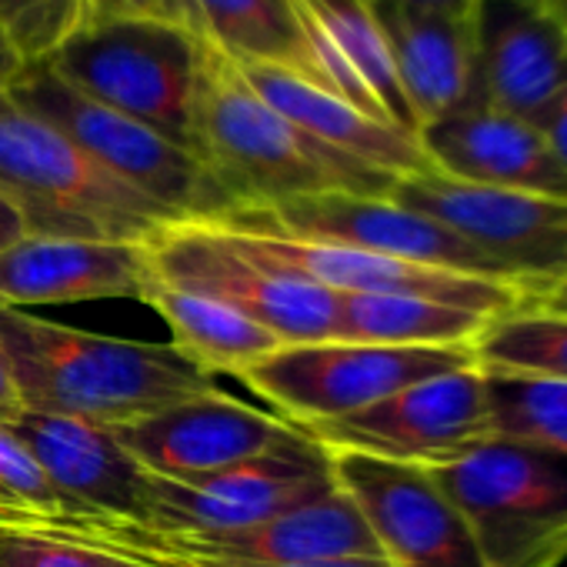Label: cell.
Segmentation results:
<instances>
[{"label":"cell","instance_id":"obj_1","mask_svg":"<svg viewBox=\"0 0 567 567\" xmlns=\"http://www.w3.org/2000/svg\"><path fill=\"white\" fill-rule=\"evenodd\" d=\"M4 351L24 411L68 414L107 427L214 391L174 344L127 341L0 308Z\"/></svg>","mask_w":567,"mask_h":567},{"label":"cell","instance_id":"obj_2","mask_svg":"<svg viewBox=\"0 0 567 567\" xmlns=\"http://www.w3.org/2000/svg\"><path fill=\"white\" fill-rule=\"evenodd\" d=\"M197 157L234 207H270L291 197L334 190L388 197L398 181L394 174L361 164L305 134L264 104L240 71L214 51H207L197 94Z\"/></svg>","mask_w":567,"mask_h":567},{"label":"cell","instance_id":"obj_3","mask_svg":"<svg viewBox=\"0 0 567 567\" xmlns=\"http://www.w3.org/2000/svg\"><path fill=\"white\" fill-rule=\"evenodd\" d=\"M0 194L18 207L31 237L151 244L181 224L8 91L0 94Z\"/></svg>","mask_w":567,"mask_h":567},{"label":"cell","instance_id":"obj_4","mask_svg":"<svg viewBox=\"0 0 567 567\" xmlns=\"http://www.w3.org/2000/svg\"><path fill=\"white\" fill-rule=\"evenodd\" d=\"M41 61L84 97L197 154V94L207 48L177 21H84Z\"/></svg>","mask_w":567,"mask_h":567},{"label":"cell","instance_id":"obj_5","mask_svg":"<svg viewBox=\"0 0 567 567\" xmlns=\"http://www.w3.org/2000/svg\"><path fill=\"white\" fill-rule=\"evenodd\" d=\"M0 524L41 527L78 544L111 550L131 560L151 564H305L328 557H381V547L361 517L358 504L338 487L270 520L210 530V534H174L154 530L134 520L91 517V514H54V517H4Z\"/></svg>","mask_w":567,"mask_h":567},{"label":"cell","instance_id":"obj_6","mask_svg":"<svg viewBox=\"0 0 567 567\" xmlns=\"http://www.w3.org/2000/svg\"><path fill=\"white\" fill-rule=\"evenodd\" d=\"M424 471L464 517L484 567H560L567 560V457L491 437Z\"/></svg>","mask_w":567,"mask_h":567},{"label":"cell","instance_id":"obj_7","mask_svg":"<svg viewBox=\"0 0 567 567\" xmlns=\"http://www.w3.org/2000/svg\"><path fill=\"white\" fill-rule=\"evenodd\" d=\"M8 97L68 134L101 167H107L114 177L147 194L181 220L204 224L234 207L197 154L144 127L141 121L84 97L71 84H64L44 61L24 64V71L8 87Z\"/></svg>","mask_w":567,"mask_h":567},{"label":"cell","instance_id":"obj_8","mask_svg":"<svg viewBox=\"0 0 567 567\" xmlns=\"http://www.w3.org/2000/svg\"><path fill=\"white\" fill-rule=\"evenodd\" d=\"M474 368L471 348H384L351 341L284 344L237 374L291 427L348 417L411 384Z\"/></svg>","mask_w":567,"mask_h":567},{"label":"cell","instance_id":"obj_9","mask_svg":"<svg viewBox=\"0 0 567 567\" xmlns=\"http://www.w3.org/2000/svg\"><path fill=\"white\" fill-rule=\"evenodd\" d=\"M204 227H217L230 234H277L298 240L341 244L394 260L497 280L520 291L504 274V267L494 264L487 254H481L474 244H467L444 224L394 204L391 197H361L341 190L311 194V197L280 200L270 207H234L214 220H204Z\"/></svg>","mask_w":567,"mask_h":567},{"label":"cell","instance_id":"obj_10","mask_svg":"<svg viewBox=\"0 0 567 567\" xmlns=\"http://www.w3.org/2000/svg\"><path fill=\"white\" fill-rule=\"evenodd\" d=\"M147 260L161 280L240 311L280 344L334 341V291L247 257L204 224H171L147 244Z\"/></svg>","mask_w":567,"mask_h":567},{"label":"cell","instance_id":"obj_11","mask_svg":"<svg viewBox=\"0 0 567 567\" xmlns=\"http://www.w3.org/2000/svg\"><path fill=\"white\" fill-rule=\"evenodd\" d=\"M388 197L487 254L517 284L524 301L567 270V200L464 184L431 171L404 174Z\"/></svg>","mask_w":567,"mask_h":567},{"label":"cell","instance_id":"obj_12","mask_svg":"<svg viewBox=\"0 0 567 567\" xmlns=\"http://www.w3.org/2000/svg\"><path fill=\"white\" fill-rule=\"evenodd\" d=\"M328 454L437 467L494 437L487 381L474 368L427 378L348 417L298 427Z\"/></svg>","mask_w":567,"mask_h":567},{"label":"cell","instance_id":"obj_13","mask_svg":"<svg viewBox=\"0 0 567 567\" xmlns=\"http://www.w3.org/2000/svg\"><path fill=\"white\" fill-rule=\"evenodd\" d=\"M331 487V454L305 431H298L291 441L270 447L267 454L190 481H167L147 474L141 524L174 534L237 530L288 514L328 494Z\"/></svg>","mask_w":567,"mask_h":567},{"label":"cell","instance_id":"obj_14","mask_svg":"<svg viewBox=\"0 0 567 567\" xmlns=\"http://www.w3.org/2000/svg\"><path fill=\"white\" fill-rule=\"evenodd\" d=\"M331 464L391 567H484L464 517L424 467L368 454H331Z\"/></svg>","mask_w":567,"mask_h":567},{"label":"cell","instance_id":"obj_15","mask_svg":"<svg viewBox=\"0 0 567 567\" xmlns=\"http://www.w3.org/2000/svg\"><path fill=\"white\" fill-rule=\"evenodd\" d=\"M217 230V227H210ZM230 247L244 250L247 257L277 267L284 274H295L301 280H311L318 288H328L334 295H411L441 301L451 308L477 311L487 318L514 311L524 295L497 280L424 267L411 260H394L341 244H321V240H298V237H277V234H230L217 230Z\"/></svg>","mask_w":567,"mask_h":567},{"label":"cell","instance_id":"obj_16","mask_svg":"<svg viewBox=\"0 0 567 567\" xmlns=\"http://www.w3.org/2000/svg\"><path fill=\"white\" fill-rule=\"evenodd\" d=\"M111 431L147 474L167 481H190L250 461L298 434L288 421L250 408L220 388Z\"/></svg>","mask_w":567,"mask_h":567},{"label":"cell","instance_id":"obj_17","mask_svg":"<svg viewBox=\"0 0 567 567\" xmlns=\"http://www.w3.org/2000/svg\"><path fill=\"white\" fill-rule=\"evenodd\" d=\"M471 31L481 101L534 124L567 81V31L550 0H474Z\"/></svg>","mask_w":567,"mask_h":567},{"label":"cell","instance_id":"obj_18","mask_svg":"<svg viewBox=\"0 0 567 567\" xmlns=\"http://www.w3.org/2000/svg\"><path fill=\"white\" fill-rule=\"evenodd\" d=\"M11 431L34 454L68 514L117 517L141 524L147 471L117 444L114 431L97 421L24 411Z\"/></svg>","mask_w":567,"mask_h":567},{"label":"cell","instance_id":"obj_19","mask_svg":"<svg viewBox=\"0 0 567 567\" xmlns=\"http://www.w3.org/2000/svg\"><path fill=\"white\" fill-rule=\"evenodd\" d=\"M147 270V244L28 234L0 254V308L137 301Z\"/></svg>","mask_w":567,"mask_h":567},{"label":"cell","instance_id":"obj_20","mask_svg":"<svg viewBox=\"0 0 567 567\" xmlns=\"http://www.w3.org/2000/svg\"><path fill=\"white\" fill-rule=\"evenodd\" d=\"M417 144L427 164L444 177L567 200V171L557 164L540 131L491 104H474L421 127Z\"/></svg>","mask_w":567,"mask_h":567},{"label":"cell","instance_id":"obj_21","mask_svg":"<svg viewBox=\"0 0 567 567\" xmlns=\"http://www.w3.org/2000/svg\"><path fill=\"white\" fill-rule=\"evenodd\" d=\"M368 8L388 41L398 84L417 121V131L484 104L471 14L454 18L391 4V0H368Z\"/></svg>","mask_w":567,"mask_h":567},{"label":"cell","instance_id":"obj_22","mask_svg":"<svg viewBox=\"0 0 567 567\" xmlns=\"http://www.w3.org/2000/svg\"><path fill=\"white\" fill-rule=\"evenodd\" d=\"M167 21L240 71H288L334 94L298 0H167Z\"/></svg>","mask_w":567,"mask_h":567},{"label":"cell","instance_id":"obj_23","mask_svg":"<svg viewBox=\"0 0 567 567\" xmlns=\"http://www.w3.org/2000/svg\"><path fill=\"white\" fill-rule=\"evenodd\" d=\"M240 78L257 91V97L264 104H270L291 124H298L305 134H311L315 141H321L361 164H371L394 177L431 171L414 134H404L394 124L364 114L361 107L348 104L344 97H338L305 78H295L288 71H274V68H244Z\"/></svg>","mask_w":567,"mask_h":567},{"label":"cell","instance_id":"obj_24","mask_svg":"<svg viewBox=\"0 0 567 567\" xmlns=\"http://www.w3.org/2000/svg\"><path fill=\"white\" fill-rule=\"evenodd\" d=\"M137 301L164 318V324L171 328V344L210 378L217 374L237 378L254 361L284 348L267 328L254 324L240 311L214 298L184 291L177 284H167L154 270H147Z\"/></svg>","mask_w":567,"mask_h":567},{"label":"cell","instance_id":"obj_25","mask_svg":"<svg viewBox=\"0 0 567 567\" xmlns=\"http://www.w3.org/2000/svg\"><path fill=\"white\" fill-rule=\"evenodd\" d=\"M491 318L411 295H338L334 341L384 348H474Z\"/></svg>","mask_w":567,"mask_h":567},{"label":"cell","instance_id":"obj_26","mask_svg":"<svg viewBox=\"0 0 567 567\" xmlns=\"http://www.w3.org/2000/svg\"><path fill=\"white\" fill-rule=\"evenodd\" d=\"M471 354L484 374L567 384V318L517 305L484 324Z\"/></svg>","mask_w":567,"mask_h":567},{"label":"cell","instance_id":"obj_27","mask_svg":"<svg viewBox=\"0 0 567 567\" xmlns=\"http://www.w3.org/2000/svg\"><path fill=\"white\" fill-rule=\"evenodd\" d=\"M484 381L494 437L534 444L567 457V384L511 374H484Z\"/></svg>","mask_w":567,"mask_h":567},{"label":"cell","instance_id":"obj_28","mask_svg":"<svg viewBox=\"0 0 567 567\" xmlns=\"http://www.w3.org/2000/svg\"><path fill=\"white\" fill-rule=\"evenodd\" d=\"M54 514H68L64 497L54 491L34 454L11 431V424H0V520Z\"/></svg>","mask_w":567,"mask_h":567},{"label":"cell","instance_id":"obj_29","mask_svg":"<svg viewBox=\"0 0 567 567\" xmlns=\"http://www.w3.org/2000/svg\"><path fill=\"white\" fill-rule=\"evenodd\" d=\"M0 567H157V564L97 550L41 527L0 524Z\"/></svg>","mask_w":567,"mask_h":567},{"label":"cell","instance_id":"obj_30","mask_svg":"<svg viewBox=\"0 0 567 567\" xmlns=\"http://www.w3.org/2000/svg\"><path fill=\"white\" fill-rule=\"evenodd\" d=\"M78 24V0H0V31L24 64L48 58Z\"/></svg>","mask_w":567,"mask_h":567},{"label":"cell","instance_id":"obj_31","mask_svg":"<svg viewBox=\"0 0 567 567\" xmlns=\"http://www.w3.org/2000/svg\"><path fill=\"white\" fill-rule=\"evenodd\" d=\"M84 21H117V18H167V0H78Z\"/></svg>","mask_w":567,"mask_h":567},{"label":"cell","instance_id":"obj_32","mask_svg":"<svg viewBox=\"0 0 567 567\" xmlns=\"http://www.w3.org/2000/svg\"><path fill=\"white\" fill-rule=\"evenodd\" d=\"M534 127L540 131V137L547 141L550 154L557 157V164L567 171V81L564 87L550 97V104L540 111V117L534 121Z\"/></svg>","mask_w":567,"mask_h":567},{"label":"cell","instance_id":"obj_33","mask_svg":"<svg viewBox=\"0 0 567 567\" xmlns=\"http://www.w3.org/2000/svg\"><path fill=\"white\" fill-rule=\"evenodd\" d=\"M157 567H187V564H157ZM194 567H391L384 557H328L305 564H194Z\"/></svg>","mask_w":567,"mask_h":567},{"label":"cell","instance_id":"obj_34","mask_svg":"<svg viewBox=\"0 0 567 567\" xmlns=\"http://www.w3.org/2000/svg\"><path fill=\"white\" fill-rule=\"evenodd\" d=\"M24 414V401H21V391H18V381H14V371L0 351V424H11Z\"/></svg>","mask_w":567,"mask_h":567},{"label":"cell","instance_id":"obj_35","mask_svg":"<svg viewBox=\"0 0 567 567\" xmlns=\"http://www.w3.org/2000/svg\"><path fill=\"white\" fill-rule=\"evenodd\" d=\"M520 308H530V311H544V315H557V318H567V270L547 284V288L527 301H520Z\"/></svg>","mask_w":567,"mask_h":567},{"label":"cell","instance_id":"obj_36","mask_svg":"<svg viewBox=\"0 0 567 567\" xmlns=\"http://www.w3.org/2000/svg\"><path fill=\"white\" fill-rule=\"evenodd\" d=\"M28 237V227H24V217L18 214V207L0 194V254L8 247H14L18 240Z\"/></svg>","mask_w":567,"mask_h":567},{"label":"cell","instance_id":"obj_37","mask_svg":"<svg viewBox=\"0 0 567 567\" xmlns=\"http://www.w3.org/2000/svg\"><path fill=\"white\" fill-rule=\"evenodd\" d=\"M21 71H24V58L18 54V48L11 44V38L0 31V94H4L14 84V78Z\"/></svg>","mask_w":567,"mask_h":567},{"label":"cell","instance_id":"obj_38","mask_svg":"<svg viewBox=\"0 0 567 567\" xmlns=\"http://www.w3.org/2000/svg\"><path fill=\"white\" fill-rule=\"evenodd\" d=\"M391 4H404V8H417V11H437V14H454V18H467L474 0H391Z\"/></svg>","mask_w":567,"mask_h":567},{"label":"cell","instance_id":"obj_39","mask_svg":"<svg viewBox=\"0 0 567 567\" xmlns=\"http://www.w3.org/2000/svg\"><path fill=\"white\" fill-rule=\"evenodd\" d=\"M550 8H554V14L560 18V24L567 31V0H550Z\"/></svg>","mask_w":567,"mask_h":567}]
</instances>
